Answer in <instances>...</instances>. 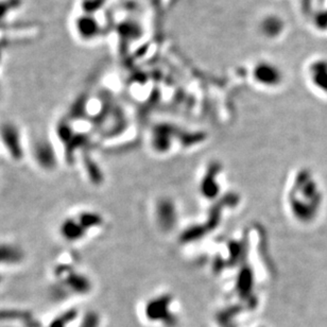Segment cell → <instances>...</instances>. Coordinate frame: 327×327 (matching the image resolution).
<instances>
[{"label":"cell","mask_w":327,"mask_h":327,"mask_svg":"<svg viewBox=\"0 0 327 327\" xmlns=\"http://www.w3.org/2000/svg\"><path fill=\"white\" fill-rule=\"evenodd\" d=\"M0 145L7 154L15 161L23 160L26 156L25 142L21 130L13 124L0 126Z\"/></svg>","instance_id":"1"},{"label":"cell","mask_w":327,"mask_h":327,"mask_svg":"<svg viewBox=\"0 0 327 327\" xmlns=\"http://www.w3.org/2000/svg\"><path fill=\"white\" fill-rule=\"evenodd\" d=\"M32 157L44 170H53L57 165V157L53 145L46 139H39L32 146Z\"/></svg>","instance_id":"2"},{"label":"cell","mask_w":327,"mask_h":327,"mask_svg":"<svg viewBox=\"0 0 327 327\" xmlns=\"http://www.w3.org/2000/svg\"><path fill=\"white\" fill-rule=\"evenodd\" d=\"M58 234L62 239L68 243L81 242L89 236L74 215L62 220L58 227Z\"/></svg>","instance_id":"3"},{"label":"cell","mask_w":327,"mask_h":327,"mask_svg":"<svg viewBox=\"0 0 327 327\" xmlns=\"http://www.w3.org/2000/svg\"><path fill=\"white\" fill-rule=\"evenodd\" d=\"M24 259L21 248L9 242H0V268L18 265Z\"/></svg>","instance_id":"4"},{"label":"cell","mask_w":327,"mask_h":327,"mask_svg":"<svg viewBox=\"0 0 327 327\" xmlns=\"http://www.w3.org/2000/svg\"><path fill=\"white\" fill-rule=\"evenodd\" d=\"M312 71H314L312 79H314L316 85L327 93V62L318 63Z\"/></svg>","instance_id":"5"}]
</instances>
